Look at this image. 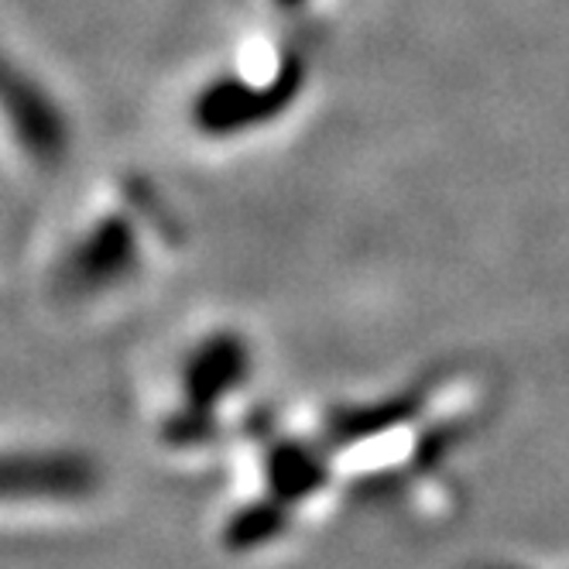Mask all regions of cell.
I'll use <instances>...</instances> for the list:
<instances>
[{
    "mask_svg": "<svg viewBox=\"0 0 569 569\" xmlns=\"http://www.w3.org/2000/svg\"><path fill=\"white\" fill-rule=\"evenodd\" d=\"M306 52L309 49H302V46L284 52V59L278 62L274 76L264 87L243 83L240 76L237 79L223 76L217 83H207L192 103L196 128L210 138H230L233 131H248V128L274 120L284 107L296 103V97L306 87V76H309Z\"/></svg>",
    "mask_w": 569,
    "mask_h": 569,
    "instance_id": "cell-1",
    "label": "cell"
},
{
    "mask_svg": "<svg viewBox=\"0 0 569 569\" xmlns=\"http://www.w3.org/2000/svg\"><path fill=\"white\" fill-rule=\"evenodd\" d=\"M0 120L11 128L14 141L34 166H59L69 151V117L49 87L38 83L11 49L0 42Z\"/></svg>",
    "mask_w": 569,
    "mask_h": 569,
    "instance_id": "cell-2",
    "label": "cell"
},
{
    "mask_svg": "<svg viewBox=\"0 0 569 569\" xmlns=\"http://www.w3.org/2000/svg\"><path fill=\"white\" fill-rule=\"evenodd\" d=\"M100 470L79 450H4L0 505H76L97 495Z\"/></svg>",
    "mask_w": 569,
    "mask_h": 569,
    "instance_id": "cell-3",
    "label": "cell"
},
{
    "mask_svg": "<svg viewBox=\"0 0 569 569\" xmlns=\"http://www.w3.org/2000/svg\"><path fill=\"white\" fill-rule=\"evenodd\" d=\"M134 268V230L120 217L97 223L59 264V284L69 296L103 292L124 281Z\"/></svg>",
    "mask_w": 569,
    "mask_h": 569,
    "instance_id": "cell-4",
    "label": "cell"
},
{
    "mask_svg": "<svg viewBox=\"0 0 569 569\" xmlns=\"http://www.w3.org/2000/svg\"><path fill=\"white\" fill-rule=\"evenodd\" d=\"M243 360H248V350L240 347V340L233 343L230 337H220V340L207 343L202 350H196V357L189 363V395H192V401L207 405L217 395L240 385Z\"/></svg>",
    "mask_w": 569,
    "mask_h": 569,
    "instance_id": "cell-5",
    "label": "cell"
},
{
    "mask_svg": "<svg viewBox=\"0 0 569 569\" xmlns=\"http://www.w3.org/2000/svg\"><path fill=\"white\" fill-rule=\"evenodd\" d=\"M271 4H274L281 14H289V18H302L306 8H309V0H271Z\"/></svg>",
    "mask_w": 569,
    "mask_h": 569,
    "instance_id": "cell-6",
    "label": "cell"
}]
</instances>
